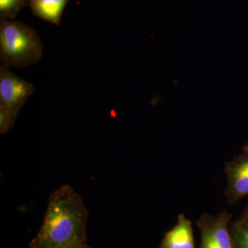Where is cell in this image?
<instances>
[{"label":"cell","instance_id":"277c9868","mask_svg":"<svg viewBox=\"0 0 248 248\" xmlns=\"http://www.w3.org/2000/svg\"><path fill=\"white\" fill-rule=\"evenodd\" d=\"M34 86L18 78L10 67L0 66V107L17 117L27 99L33 94Z\"/></svg>","mask_w":248,"mask_h":248},{"label":"cell","instance_id":"7c38bea8","mask_svg":"<svg viewBox=\"0 0 248 248\" xmlns=\"http://www.w3.org/2000/svg\"><path fill=\"white\" fill-rule=\"evenodd\" d=\"M60 248H91L89 246H88L86 243H82V244H78L75 245H71V246H66V247H62Z\"/></svg>","mask_w":248,"mask_h":248},{"label":"cell","instance_id":"8992f818","mask_svg":"<svg viewBox=\"0 0 248 248\" xmlns=\"http://www.w3.org/2000/svg\"><path fill=\"white\" fill-rule=\"evenodd\" d=\"M159 248H195L192 221L179 214L177 224L165 233Z\"/></svg>","mask_w":248,"mask_h":248},{"label":"cell","instance_id":"9c48e42d","mask_svg":"<svg viewBox=\"0 0 248 248\" xmlns=\"http://www.w3.org/2000/svg\"><path fill=\"white\" fill-rule=\"evenodd\" d=\"M29 0H0V18L14 20Z\"/></svg>","mask_w":248,"mask_h":248},{"label":"cell","instance_id":"5b68a950","mask_svg":"<svg viewBox=\"0 0 248 248\" xmlns=\"http://www.w3.org/2000/svg\"><path fill=\"white\" fill-rule=\"evenodd\" d=\"M224 170L228 180L224 195L227 202L234 205L248 196V144L242 153L225 164Z\"/></svg>","mask_w":248,"mask_h":248},{"label":"cell","instance_id":"6da1fadb","mask_svg":"<svg viewBox=\"0 0 248 248\" xmlns=\"http://www.w3.org/2000/svg\"><path fill=\"white\" fill-rule=\"evenodd\" d=\"M89 211L71 186L59 187L49 197L41 227L29 244L30 248H60L86 241Z\"/></svg>","mask_w":248,"mask_h":248},{"label":"cell","instance_id":"30bf717a","mask_svg":"<svg viewBox=\"0 0 248 248\" xmlns=\"http://www.w3.org/2000/svg\"><path fill=\"white\" fill-rule=\"evenodd\" d=\"M16 117L4 108L0 107V133L5 134L9 132L14 126Z\"/></svg>","mask_w":248,"mask_h":248},{"label":"cell","instance_id":"52a82bcc","mask_svg":"<svg viewBox=\"0 0 248 248\" xmlns=\"http://www.w3.org/2000/svg\"><path fill=\"white\" fill-rule=\"evenodd\" d=\"M68 1L69 0H29V4L36 17L59 26Z\"/></svg>","mask_w":248,"mask_h":248},{"label":"cell","instance_id":"3957f363","mask_svg":"<svg viewBox=\"0 0 248 248\" xmlns=\"http://www.w3.org/2000/svg\"><path fill=\"white\" fill-rule=\"evenodd\" d=\"M232 217L227 209L217 216L201 215L196 223L200 231V248H234L229 228Z\"/></svg>","mask_w":248,"mask_h":248},{"label":"cell","instance_id":"8fae6325","mask_svg":"<svg viewBox=\"0 0 248 248\" xmlns=\"http://www.w3.org/2000/svg\"><path fill=\"white\" fill-rule=\"evenodd\" d=\"M240 221L248 223V204L247 207L245 209L244 211L241 214V216L238 218Z\"/></svg>","mask_w":248,"mask_h":248},{"label":"cell","instance_id":"7a4b0ae2","mask_svg":"<svg viewBox=\"0 0 248 248\" xmlns=\"http://www.w3.org/2000/svg\"><path fill=\"white\" fill-rule=\"evenodd\" d=\"M43 55V46L32 28L25 23L1 19L0 60L3 64L16 68L37 63Z\"/></svg>","mask_w":248,"mask_h":248},{"label":"cell","instance_id":"ba28073f","mask_svg":"<svg viewBox=\"0 0 248 248\" xmlns=\"http://www.w3.org/2000/svg\"><path fill=\"white\" fill-rule=\"evenodd\" d=\"M230 232L234 248H248V223L236 221L230 223Z\"/></svg>","mask_w":248,"mask_h":248}]
</instances>
